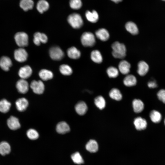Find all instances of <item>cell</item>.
<instances>
[{
    "mask_svg": "<svg viewBox=\"0 0 165 165\" xmlns=\"http://www.w3.org/2000/svg\"><path fill=\"white\" fill-rule=\"evenodd\" d=\"M27 135L28 138L31 140L37 139L39 136L38 132L33 129H30L27 131Z\"/></svg>",
    "mask_w": 165,
    "mask_h": 165,
    "instance_id": "38",
    "label": "cell"
},
{
    "mask_svg": "<svg viewBox=\"0 0 165 165\" xmlns=\"http://www.w3.org/2000/svg\"><path fill=\"white\" fill-rule=\"evenodd\" d=\"M134 123L136 129L139 130L145 129L147 126V123L146 120L140 117L136 118L134 119Z\"/></svg>",
    "mask_w": 165,
    "mask_h": 165,
    "instance_id": "12",
    "label": "cell"
},
{
    "mask_svg": "<svg viewBox=\"0 0 165 165\" xmlns=\"http://www.w3.org/2000/svg\"><path fill=\"white\" fill-rule=\"evenodd\" d=\"M71 157L73 162L76 164H80L84 163L82 157L78 152L73 153Z\"/></svg>",
    "mask_w": 165,
    "mask_h": 165,
    "instance_id": "36",
    "label": "cell"
},
{
    "mask_svg": "<svg viewBox=\"0 0 165 165\" xmlns=\"http://www.w3.org/2000/svg\"><path fill=\"white\" fill-rule=\"evenodd\" d=\"M7 124L9 129L12 130H16L20 127V125L18 118L12 116L7 120Z\"/></svg>",
    "mask_w": 165,
    "mask_h": 165,
    "instance_id": "13",
    "label": "cell"
},
{
    "mask_svg": "<svg viewBox=\"0 0 165 165\" xmlns=\"http://www.w3.org/2000/svg\"><path fill=\"white\" fill-rule=\"evenodd\" d=\"M85 16L87 20L92 23L96 22L99 19L98 14L94 10L92 12L87 11L86 13Z\"/></svg>",
    "mask_w": 165,
    "mask_h": 165,
    "instance_id": "25",
    "label": "cell"
},
{
    "mask_svg": "<svg viewBox=\"0 0 165 165\" xmlns=\"http://www.w3.org/2000/svg\"><path fill=\"white\" fill-rule=\"evenodd\" d=\"M47 41V37L45 34L39 32H36L34 34L33 41L35 45L39 46L41 43H45Z\"/></svg>",
    "mask_w": 165,
    "mask_h": 165,
    "instance_id": "9",
    "label": "cell"
},
{
    "mask_svg": "<svg viewBox=\"0 0 165 165\" xmlns=\"http://www.w3.org/2000/svg\"><path fill=\"white\" fill-rule=\"evenodd\" d=\"M113 57L116 58L123 59L126 56V49L125 45L118 42H114L112 45Z\"/></svg>",
    "mask_w": 165,
    "mask_h": 165,
    "instance_id": "1",
    "label": "cell"
},
{
    "mask_svg": "<svg viewBox=\"0 0 165 165\" xmlns=\"http://www.w3.org/2000/svg\"><path fill=\"white\" fill-rule=\"evenodd\" d=\"M131 65L130 63L125 60L121 61L118 65L119 70L123 75H127L130 72Z\"/></svg>",
    "mask_w": 165,
    "mask_h": 165,
    "instance_id": "17",
    "label": "cell"
},
{
    "mask_svg": "<svg viewBox=\"0 0 165 165\" xmlns=\"http://www.w3.org/2000/svg\"><path fill=\"white\" fill-rule=\"evenodd\" d=\"M12 65V61L9 57L3 56L0 58V67L3 70L8 71Z\"/></svg>",
    "mask_w": 165,
    "mask_h": 165,
    "instance_id": "11",
    "label": "cell"
},
{
    "mask_svg": "<svg viewBox=\"0 0 165 165\" xmlns=\"http://www.w3.org/2000/svg\"><path fill=\"white\" fill-rule=\"evenodd\" d=\"M11 148L7 142L3 141L0 143V154L5 156L10 152Z\"/></svg>",
    "mask_w": 165,
    "mask_h": 165,
    "instance_id": "33",
    "label": "cell"
},
{
    "mask_svg": "<svg viewBox=\"0 0 165 165\" xmlns=\"http://www.w3.org/2000/svg\"><path fill=\"white\" fill-rule=\"evenodd\" d=\"M107 73L110 78H115L119 75V71L116 67L111 66L108 68Z\"/></svg>",
    "mask_w": 165,
    "mask_h": 165,
    "instance_id": "37",
    "label": "cell"
},
{
    "mask_svg": "<svg viewBox=\"0 0 165 165\" xmlns=\"http://www.w3.org/2000/svg\"><path fill=\"white\" fill-rule=\"evenodd\" d=\"M34 5L32 0H21L20 2V6L24 11H28L32 9Z\"/></svg>",
    "mask_w": 165,
    "mask_h": 165,
    "instance_id": "28",
    "label": "cell"
},
{
    "mask_svg": "<svg viewBox=\"0 0 165 165\" xmlns=\"http://www.w3.org/2000/svg\"><path fill=\"white\" fill-rule=\"evenodd\" d=\"M158 99L163 103L165 104V89H161L157 94Z\"/></svg>",
    "mask_w": 165,
    "mask_h": 165,
    "instance_id": "40",
    "label": "cell"
},
{
    "mask_svg": "<svg viewBox=\"0 0 165 165\" xmlns=\"http://www.w3.org/2000/svg\"><path fill=\"white\" fill-rule=\"evenodd\" d=\"M39 76L43 80L47 81L53 78V74L52 72L50 70L43 69L39 72Z\"/></svg>",
    "mask_w": 165,
    "mask_h": 165,
    "instance_id": "29",
    "label": "cell"
},
{
    "mask_svg": "<svg viewBox=\"0 0 165 165\" xmlns=\"http://www.w3.org/2000/svg\"><path fill=\"white\" fill-rule=\"evenodd\" d=\"M164 125L165 126V118L164 119Z\"/></svg>",
    "mask_w": 165,
    "mask_h": 165,
    "instance_id": "43",
    "label": "cell"
},
{
    "mask_svg": "<svg viewBox=\"0 0 165 165\" xmlns=\"http://www.w3.org/2000/svg\"><path fill=\"white\" fill-rule=\"evenodd\" d=\"M162 0L165 1V0Z\"/></svg>",
    "mask_w": 165,
    "mask_h": 165,
    "instance_id": "44",
    "label": "cell"
},
{
    "mask_svg": "<svg viewBox=\"0 0 165 165\" xmlns=\"http://www.w3.org/2000/svg\"><path fill=\"white\" fill-rule=\"evenodd\" d=\"M67 53L68 57L72 59H78L81 56L80 52L74 46L69 48L67 50Z\"/></svg>",
    "mask_w": 165,
    "mask_h": 165,
    "instance_id": "23",
    "label": "cell"
},
{
    "mask_svg": "<svg viewBox=\"0 0 165 165\" xmlns=\"http://www.w3.org/2000/svg\"><path fill=\"white\" fill-rule=\"evenodd\" d=\"M115 3H118L121 2L122 0H111Z\"/></svg>",
    "mask_w": 165,
    "mask_h": 165,
    "instance_id": "42",
    "label": "cell"
},
{
    "mask_svg": "<svg viewBox=\"0 0 165 165\" xmlns=\"http://www.w3.org/2000/svg\"><path fill=\"white\" fill-rule=\"evenodd\" d=\"M149 117L151 120L155 123H159L162 119L161 113L158 111L155 110L151 111L149 114Z\"/></svg>",
    "mask_w": 165,
    "mask_h": 165,
    "instance_id": "22",
    "label": "cell"
},
{
    "mask_svg": "<svg viewBox=\"0 0 165 165\" xmlns=\"http://www.w3.org/2000/svg\"><path fill=\"white\" fill-rule=\"evenodd\" d=\"M86 148L88 151L90 152H95L98 150V143L95 140H90L86 144Z\"/></svg>",
    "mask_w": 165,
    "mask_h": 165,
    "instance_id": "24",
    "label": "cell"
},
{
    "mask_svg": "<svg viewBox=\"0 0 165 165\" xmlns=\"http://www.w3.org/2000/svg\"><path fill=\"white\" fill-rule=\"evenodd\" d=\"M15 104L16 109L20 112L24 111L28 105V101L25 98L18 99L16 101Z\"/></svg>",
    "mask_w": 165,
    "mask_h": 165,
    "instance_id": "15",
    "label": "cell"
},
{
    "mask_svg": "<svg viewBox=\"0 0 165 165\" xmlns=\"http://www.w3.org/2000/svg\"><path fill=\"white\" fill-rule=\"evenodd\" d=\"M28 55V53L26 50L22 48L15 50L14 53L15 59L20 62H23L26 61Z\"/></svg>",
    "mask_w": 165,
    "mask_h": 165,
    "instance_id": "6",
    "label": "cell"
},
{
    "mask_svg": "<svg viewBox=\"0 0 165 165\" xmlns=\"http://www.w3.org/2000/svg\"><path fill=\"white\" fill-rule=\"evenodd\" d=\"M30 86L33 92L38 94H42L45 89L44 85L41 80L32 81L30 84Z\"/></svg>",
    "mask_w": 165,
    "mask_h": 165,
    "instance_id": "7",
    "label": "cell"
},
{
    "mask_svg": "<svg viewBox=\"0 0 165 165\" xmlns=\"http://www.w3.org/2000/svg\"><path fill=\"white\" fill-rule=\"evenodd\" d=\"M11 104L5 99L0 101V112L3 113L7 112L10 110Z\"/></svg>",
    "mask_w": 165,
    "mask_h": 165,
    "instance_id": "32",
    "label": "cell"
},
{
    "mask_svg": "<svg viewBox=\"0 0 165 165\" xmlns=\"http://www.w3.org/2000/svg\"><path fill=\"white\" fill-rule=\"evenodd\" d=\"M75 109L78 114L83 115L86 113L88 107L86 104L83 101L78 102L75 106Z\"/></svg>",
    "mask_w": 165,
    "mask_h": 165,
    "instance_id": "19",
    "label": "cell"
},
{
    "mask_svg": "<svg viewBox=\"0 0 165 165\" xmlns=\"http://www.w3.org/2000/svg\"><path fill=\"white\" fill-rule=\"evenodd\" d=\"M14 39L17 45L20 48L27 46L28 44V37L26 33L19 32L14 36Z\"/></svg>",
    "mask_w": 165,
    "mask_h": 165,
    "instance_id": "4",
    "label": "cell"
},
{
    "mask_svg": "<svg viewBox=\"0 0 165 165\" xmlns=\"http://www.w3.org/2000/svg\"><path fill=\"white\" fill-rule=\"evenodd\" d=\"M69 5L72 9H78L82 7V2L81 0H70Z\"/></svg>",
    "mask_w": 165,
    "mask_h": 165,
    "instance_id": "39",
    "label": "cell"
},
{
    "mask_svg": "<svg viewBox=\"0 0 165 165\" xmlns=\"http://www.w3.org/2000/svg\"><path fill=\"white\" fill-rule=\"evenodd\" d=\"M59 70L61 73L65 75H69L72 74V70L71 68L68 65L63 64L60 67Z\"/></svg>",
    "mask_w": 165,
    "mask_h": 165,
    "instance_id": "35",
    "label": "cell"
},
{
    "mask_svg": "<svg viewBox=\"0 0 165 165\" xmlns=\"http://www.w3.org/2000/svg\"><path fill=\"white\" fill-rule=\"evenodd\" d=\"M138 67L137 72L141 76L145 75L149 69L148 64L144 61H141L138 63Z\"/></svg>",
    "mask_w": 165,
    "mask_h": 165,
    "instance_id": "14",
    "label": "cell"
},
{
    "mask_svg": "<svg viewBox=\"0 0 165 165\" xmlns=\"http://www.w3.org/2000/svg\"><path fill=\"white\" fill-rule=\"evenodd\" d=\"M81 41L82 45L85 47L93 46L96 42L94 35L90 32H85L82 34Z\"/></svg>",
    "mask_w": 165,
    "mask_h": 165,
    "instance_id": "3",
    "label": "cell"
},
{
    "mask_svg": "<svg viewBox=\"0 0 165 165\" xmlns=\"http://www.w3.org/2000/svg\"><path fill=\"white\" fill-rule=\"evenodd\" d=\"M148 87L150 88H155L158 86L156 82L154 80L149 81L147 83Z\"/></svg>",
    "mask_w": 165,
    "mask_h": 165,
    "instance_id": "41",
    "label": "cell"
},
{
    "mask_svg": "<svg viewBox=\"0 0 165 165\" xmlns=\"http://www.w3.org/2000/svg\"><path fill=\"white\" fill-rule=\"evenodd\" d=\"M18 75L21 79H25L29 78L32 73V70L28 65L21 67L18 72Z\"/></svg>",
    "mask_w": 165,
    "mask_h": 165,
    "instance_id": "10",
    "label": "cell"
},
{
    "mask_svg": "<svg viewBox=\"0 0 165 165\" xmlns=\"http://www.w3.org/2000/svg\"><path fill=\"white\" fill-rule=\"evenodd\" d=\"M109 96L112 99L118 101H120L122 98V95L120 90L116 88H113L110 91Z\"/></svg>",
    "mask_w": 165,
    "mask_h": 165,
    "instance_id": "31",
    "label": "cell"
},
{
    "mask_svg": "<svg viewBox=\"0 0 165 165\" xmlns=\"http://www.w3.org/2000/svg\"><path fill=\"white\" fill-rule=\"evenodd\" d=\"M49 54L51 58L53 60L59 61L62 59L64 57V52L58 46L51 47L49 50Z\"/></svg>",
    "mask_w": 165,
    "mask_h": 165,
    "instance_id": "5",
    "label": "cell"
},
{
    "mask_svg": "<svg viewBox=\"0 0 165 165\" xmlns=\"http://www.w3.org/2000/svg\"><path fill=\"white\" fill-rule=\"evenodd\" d=\"M91 58L94 62L100 64L103 61V57L101 52L97 50L93 51L91 53Z\"/></svg>",
    "mask_w": 165,
    "mask_h": 165,
    "instance_id": "30",
    "label": "cell"
},
{
    "mask_svg": "<svg viewBox=\"0 0 165 165\" xmlns=\"http://www.w3.org/2000/svg\"><path fill=\"white\" fill-rule=\"evenodd\" d=\"M96 37L103 41H107L109 38V34L105 29L101 28L99 29L95 32Z\"/></svg>",
    "mask_w": 165,
    "mask_h": 165,
    "instance_id": "16",
    "label": "cell"
},
{
    "mask_svg": "<svg viewBox=\"0 0 165 165\" xmlns=\"http://www.w3.org/2000/svg\"><path fill=\"white\" fill-rule=\"evenodd\" d=\"M132 106L134 111L137 113L141 112L144 108L143 102L139 99H134L133 101Z\"/></svg>",
    "mask_w": 165,
    "mask_h": 165,
    "instance_id": "20",
    "label": "cell"
},
{
    "mask_svg": "<svg viewBox=\"0 0 165 165\" xmlns=\"http://www.w3.org/2000/svg\"><path fill=\"white\" fill-rule=\"evenodd\" d=\"M125 28L126 30L133 35H136L138 33V29L137 26L134 23L129 21L125 24Z\"/></svg>",
    "mask_w": 165,
    "mask_h": 165,
    "instance_id": "27",
    "label": "cell"
},
{
    "mask_svg": "<svg viewBox=\"0 0 165 165\" xmlns=\"http://www.w3.org/2000/svg\"><path fill=\"white\" fill-rule=\"evenodd\" d=\"M68 23L73 28L79 29L83 24V21L81 16L78 13H73L68 17Z\"/></svg>",
    "mask_w": 165,
    "mask_h": 165,
    "instance_id": "2",
    "label": "cell"
},
{
    "mask_svg": "<svg viewBox=\"0 0 165 165\" xmlns=\"http://www.w3.org/2000/svg\"><path fill=\"white\" fill-rule=\"evenodd\" d=\"M94 102L96 106L100 109H104L105 106V101L102 96H99L96 97Z\"/></svg>",
    "mask_w": 165,
    "mask_h": 165,
    "instance_id": "34",
    "label": "cell"
},
{
    "mask_svg": "<svg viewBox=\"0 0 165 165\" xmlns=\"http://www.w3.org/2000/svg\"><path fill=\"white\" fill-rule=\"evenodd\" d=\"M137 82V80L135 77L131 74L127 75L123 80L124 85L128 87L135 86Z\"/></svg>",
    "mask_w": 165,
    "mask_h": 165,
    "instance_id": "21",
    "label": "cell"
},
{
    "mask_svg": "<svg viewBox=\"0 0 165 165\" xmlns=\"http://www.w3.org/2000/svg\"><path fill=\"white\" fill-rule=\"evenodd\" d=\"M49 5L45 0H39L37 4L36 8L40 13H42L49 8Z\"/></svg>",
    "mask_w": 165,
    "mask_h": 165,
    "instance_id": "26",
    "label": "cell"
},
{
    "mask_svg": "<svg viewBox=\"0 0 165 165\" xmlns=\"http://www.w3.org/2000/svg\"><path fill=\"white\" fill-rule=\"evenodd\" d=\"M56 129L58 133L64 134L70 131V128L66 122L62 121L59 122L57 124Z\"/></svg>",
    "mask_w": 165,
    "mask_h": 165,
    "instance_id": "18",
    "label": "cell"
},
{
    "mask_svg": "<svg viewBox=\"0 0 165 165\" xmlns=\"http://www.w3.org/2000/svg\"><path fill=\"white\" fill-rule=\"evenodd\" d=\"M16 87L18 91L22 94L26 93L29 89V85L25 79H21L16 82Z\"/></svg>",
    "mask_w": 165,
    "mask_h": 165,
    "instance_id": "8",
    "label": "cell"
}]
</instances>
